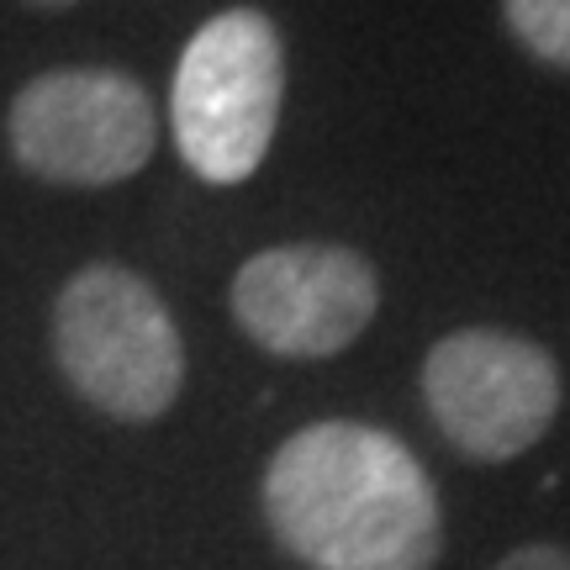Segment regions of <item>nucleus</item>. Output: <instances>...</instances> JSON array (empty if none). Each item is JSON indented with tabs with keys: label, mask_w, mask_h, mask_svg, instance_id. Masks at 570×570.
Listing matches in <instances>:
<instances>
[{
	"label": "nucleus",
	"mask_w": 570,
	"mask_h": 570,
	"mask_svg": "<svg viewBox=\"0 0 570 570\" xmlns=\"http://www.w3.org/2000/svg\"><path fill=\"white\" fill-rule=\"evenodd\" d=\"M423 402L460 454L502 465L550 433L560 412V365L523 333L460 327L428 348Z\"/></svg>",
	"instance_id": "4"
},
{
	"label": "nucleus",
	"mask_w": 570,
	"mask_h": 570,
	"mask_svg": "<svg viewBox=\"0 0 570 570\" xmlns=\"http://www.w3.org/2000/svg\"><path fill=\"white\" fill-rule=\"evenodd\" d=\"M502 11L533 59L570 69V0H502Z\"/></svg>",
	"instance_id": "7"
},
{
	"label": "nucleus",
	"mask_w": 570,
	"mask_h": 570,
	"mask_svg": "<svg viewBox=\"0 0 570 570\" xmlns=\"http://www.w3.org/2000/svg\"><path fill=\"white\" fill-rule=\"evenodd\" d=\"M285 96L281 32L265 11H217L185 42L169 96L180 159L206 185H244L265 164Z\"/></svg>",
	"instance_id": "3"
},
{
	"label": "nucleus",
	"mask_w": 570,
	"mask_h": 570,
	"mask_svg": "<svg viewBox=\"0 0 570 570\" xmlns=\"http://www.w3.org/2000/svg\"><path fill=\"white\" fill-rule=\"evenodd\" d=\"M227 302L238 327L265 354L327 360L370 327L381 281L365 254L344 244H281L244 259Z\"/></svg>",
	"instance_id": "6"
},
{
	"label": "nucleus",
	"mask_w": 570,
	"mask_h": 570,
	"mask_svg": "<svg viewBox=\"0 0 570 570\" xmlns=\"http://www.w3.org/2000/svg\"><path fill=\"white\" fill-rule=\"evenodd\" d=\"M63 381L117 423H154L185 386L180 327L159 291L122 265H85L53 302Z\"/></svg>",
	"instance_id": "2"
},
{
	"label": "nucleus",
	"mask_w": 570,
	"mask_h": 570,
	"mask_svg": "<svg viewBox=\"0 0 570 570\" xmlns=\"http://www.w3.org/2000/svg\"><path fill=\"white\" fill-rule=\"evenodd\" d=\"M265 523L306 570H433L444 512L396 433L348 417L306 423L265 465Z\"/></svg>",
	"instance_id": "1"
},
{
	"label": "nucleus",
	"mask_w": 570,
	"mask_h": 570,
	"mask_svg": "<svg viewBox=\"0 0 570 570\" xmlns=\"http://www.w3.org/2000/svg\"><path fill=\"white\" fill-rule=\"evenodd\" d=\"M11 154L53 185H117L154 159V101L122 69H48L27 80L6 117Z\"/></svg>",
	"instance_id": "5"
},
{
	"label": "nucleus",
	"mask_w": 570,
	"mask_h": 570,
	"mask_svg": "<svg viewBox=\"0 0 570 570\" xmlns=\"http://www.w3.org/2000/svg\"><path fill=\"white\" fill-rule=\"evenodd\" d=\"M42 6H69V0H42Z\"/></svg>",
	"instance_id": "9"
},
{
	"label": "nucleus",
	"mask_w": 570,
	"mask_h": 570,
	"mask_svg": "<svg viewBox=\"0 0 570 570\" xmlns=\"http://www.w3.org/2000/svg\"><path fill=\"white\" fill-rule=\"evenodd\" d=\"M491 570H570V550H560V544H523V550L502 554Z\"/></svg>",
	"instance_id": "8"
}]
</instances>
